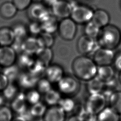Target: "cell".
I'll use <instances>...</instances> for the list:
<instances>
[{"instance_id": "obj_32", "label": "cell", "mask_w": 121, "mask_h": 121, "mask_svg": "<svg viewBox=\"0 0 121 121\" xmlns=\"http://www.w3.org/2000/svg\"><path fill=\"white\" fill-rule=\"evenodd\" d=\"M31 105L29 109L34 118L43 117L47 109V105L41 101Z\"/></svg>"}, {"instance_id": "obj_48", "label": "cell", "mask_w": 121, "mask_h": 121, "mask_svg": "<svg viewBox=\"0 0 121 121\" xmlns=\"http://www.w3.org/2000/svg\"></svg>"}, {"instance_id": "obj_19", "label": "cell", "mask_w": 121, "mask_h": 121, "mask_svg": "<svg viewBox=\"0 0 121 121\" xmlns=\"http://www.w3.org/2000/svg\"><path fill=\"white\" fill-rule=\"evenodd\" d=\"M120 114L109 105L97 115V121H120Z\"/></svg>"}, {"instance_id": "obj_10", "label": "cell", "mask_w": 121, "mask_h": 121, "mask_svg": "<svg viewBox=\"0 0 121 121\" xmlns=\"http://www.w3.org/2000/svg\"><path fill=\"white\" fill-rule=\"evenodd\" d=\"M27 9V15L32 20L40 22L51 14L48 7L43 2H33Z\"/></svg>"}, {"instance_id": "obj_28", "label": "cell", "mask_w": 121, "mask_h": 121, "mask_svg": "<svg viewBox=\"0 0 121 121\" xmlns=\"http://www.w3.org/2000/svg\"><path fill=\"white\" fill-rule=\"evenodd\" d=\"M107 103L120 115L121 114V91H116L109 97Z\"/></svg>"}, {"instance_id": "obj_11", "label": "cell", "mask_w": 121, "mask_h": 121, "mask_svg": "<svg viewBox=\"0 0 121 121\" xmlns=\"http://www.w3.org/2000/svg\"><path fill=\"white\" fill-rule=\"evenodd\" d=\"M17 53L11 46H0V66L3 68L15 64Z\"/></svg>"}, {"instance_id": "obj_20", "label": "cell", "mask_w": 121, "mask_h": 121, "mask_svg": "<svg viewBox=\"0 0 121 121\" xmlns=\"http://www.w3.org/2000/svg\"><path fill=\"white\" fill-rule=\"evenodd\" d=\"M15 40L12 28L7 26L0 28V46H10Z\"/></svg>"}, {"instance_id": "obj_2", "label": "cell", "mask_w": 121, "mask_h": 121, "mask_svg": "<svg viewBox=\"0 0 121 121\" xmlns=\"http://www.w3.org/2000/svg\"><path fill=\"white\" fill-rule=\"evenodd\" d=\"M96 40L100 47L114 50L121 42V32L118 27L109 24L101 29Z\"/></svg>"}, {"instance_id": "obj_45", "label": "cell", "mask_w": 121, "mask_h": 121, "mask_svg": "<svg viewBox=\"0 0 121 121\" xmlns=\"http://www.w3.org/2000/svg\"><path fill=\"white\" fill-rule=\"evenodd\" d=\"M118 80L121 84V71H119V75H118Z\"/></svg>"}, {"instance_id": "obj_6", "label": "cell", "mask_w": 121, "mask_h": 121, "mask_svg": "<svg viewBox=\"0 0 121 121\" xmlns=\"http://www.w3.org/2000/svg\"><path fill=\"white\" fill-rule=\"evenodd\" d=\"M57 31L61 38L65 41H70L76 36L77 24L70 17L62 19L59 22Z\"/></svg>"}, {"instance_id": "obj_34", "label": "cell", "mask_w": 121, "mask_h": 121, "mask_svg": "<svg viewBox=\"0 0 121 121\" xmlns=\"http://www.w3.org/2000/svg\"><path fill=\"white\" fill-rule=\"evenodd\" d=\"M15 39L24 40L27 37L28 34L27 26L21 23H17L12 27Z\"/></svg>"}, {"instance_id": "obj_13", "label": "cell", "mask_w": 121, "mask_h": 121, "mask_svg": "<svg viewBox=\"0 0 121 121\" xmlns=\"http://www.w3.org/2000/svg\"><path fill=\"white\" fill-rule=\"evenodd\" d=\"M45 77L52 83H57L65 75L63 68L58 64H50L46 68Z\"/></svg>"}, {"instance_id": "obj_21", "label": "cell", "mask_w": 121, "mask_h": 121, "mask_svg": "<svg viewBox=\"0 0 121 121\" xmlns=\"http://www.w3.org/2000/svg\"><path fill=\"white\" fill-rule=\"evenodd\" d=\"M17 10L12 1H6L0 6V15L4 19H11L15 17Z\"/></svg>"}, {"instance_id": "obj_25", "label": "cell", "mask_w": 121, "mask_h": 121, "mask_svg": "<svg viewBox=\"0 0 121 121\" xmlns=\"http://www.w3.org/2000/svg\"><path fill=\"white\" fill-rule=\"evenodd\" d=\"M33 55L24 52L19 53V56H17L16 61L19 68L28 70L35 60Z\"/></svg>"}, {"instance_id": "obj_41", "label": "cell", "mask_w": 121, "mask_h": 121, "mask_svg": "<svg viewBox=\"0 0 121 121\" xmlns=\"http://www.w3.org/2000/svg\"><path fill=\"white\" fill-rule=\"evenodd\" d=\"M112 63L115 69L119 71H121V53L115 54Z\"/></svg>"}, {"instance_id": "obj_29", "label": "cell", "mask_w": 121, "mask_h": 121, "mask_svg": "<svg viewBox=\"0 0 121 121\" xmlns=\"http://www.w3.org/2000/svg\"><path fill=\"white\" fill-rule=\"evenodd\" d=\"M66 113L73 112L76 103L71 96L62 97L58 104Z\"/></svg>"}, {"instance_id": "obj_44", "label": "cell", "mask_w": 121, "mask_h": 121, "mask_svg": "<svg viewBox=\"0 0 121 121\" xmlns=\"http://www.w3.org/2000/svg\"><path fill=\"white\" fill-rule=\"evenodd\" d=\"M67 121H83V120L79 116L74 114L73 115L69 117Z\"/></svg>"}, {"instance_id": "obj_17", "label": "cell", "mask_w": 121, "mask_h": 121, "mask_svg": "<svg viewBox=\"0 0 121 121\" xmlns=\"http://www.w3.org/2000/svg\"><path fill=\"white\" fill-rule=\"evenodd\" d=\"M43 31L53 34L58 30L59 22L58 18L53 14L48 16L40 21Z\"/></svg>"}, {"instance_id": "obj_15", "label": "cell", "mask_w": 121, "mask_h": 121, "mask_svg": "<svg viewBox=\"0 0 121 121\" xmlns=\"http://www.w3.org/2000/svg\"><path fill=\"white\" fill-rule=\"evenodd\" d=\"M43 121H66V113L58 105L50 106L43 117Z\"/></svg>"}, {"instance_id": "obj_5", "label": "cell", "mask_w": 121, "mask_h": 121, "mask_svg": "<svg viewBox=\"0 0 121 121\" xmlns=\"http://www.w3.org/2000/svg\"><path fill=\"white\" fill-rule=\"evenodd\" d=\"M107 104V99L102 93H100L89 95L84 105L88 112L97 115L106 106Z\"/></svg>"}, {"instance_id": "obj_24", "label": "cell", "mask_w": 121, "mask_h": 121, "mask_svg": "<svg viewBox=\"0 0 121 121\" xmlns=\"http://www.w3.org/2000/svg\"><path fill=\"white\" fill-rule=\"evenodd\" d=\"M61 97V94L58 90L52 88L43 95L44 103L49 106L57 105Z\"/></svg>"}, {"instance_id": "obj_4", "label": "cell", "mask_w": 121, "mask_h": 121, "mask_svg": "<svg viewBox=\"0 0 121 121\" xmlns=\"http://www.w3.org/2000/svg\"><path fill=\"white\" fill-rule=\"evenodd\" d=\"M58 90L65 96H72L79 91L80 85L78 79L70 75H64L57 83Z\"/></svg>"}, {"instance_id": "obj_37", "label": "cell", "mask_w": 121, "mask_h": 121, "mask_svg": "<svg viewBox=\"0 0 121 121\" xmlns=\"http://www.w3.org/2000/svg\"><path fill=\"white\" fill-rule=\"evenodd\" d=\"M44 47L51 48L54 44L55 40L53 34L43 31L38 36Z\"/></svg>"}, {"instance_id": "obj_16", "label": "cell", "mask_w": 121, "mask_h": 121, "mask_svg": "<svg viewBox=\"0 0 121 121\" xmlns=\"http://www.w3.org/2000/svg\"><path fill=\"white\" fill-rule=\"evenodd\" d=\"M91 21L102 28L109 24L110 17L106 10L102 9H98L94 11Z\"/></svg>"}, {"instance_id": "obj_46", "label": "cell", "mask_w": 121, "mask_h": 121, "mask_svg": "<svg viewBox=\"0 0 121 121\" xmlns=\"http://www.w3.org/2000/svg\"><path fill=\"white\" fill-rule=\"evenodd\" d=\"M43 0H32L33 2H42Z\"/></svg>"}, {"instance_id": "obj_9", "label": "cell", "mask_w": 121, "mask_h": 121, "mask_svg": "<svg viewBox=\"0 0 121 121\" xmlns=\"http://www.w3.org/2000/svg\"><path fill=\"white\" fill-rule=\"evenodd\" d=\"M73 3L68 0H58L51 8L52 14L58 18L70 17Z\"/></svg>"}, {"instance_id": "obj_18", "label": "cell", "mask_w": 121, "mask_h": 121, "mask_svg": "<svg viewBox=\"0 0 121 121\" xmlns=\"http://www.w3.org/2000/svg\"><path fill=\"white\" fill-rule=\"evenodd\" d=\"M26 94L19 92L16 96L12 100L10 108L18 115L22 113L27 108Z\"/></svg>"}, {"instance_id": "obj_22", "label": "cell", "mask_w": 121, "mask_h": 121, "mask_svg": "<svg viewBox=\"0 0 121 121\" xmlns=\"http://www.w3.org/2000/svg\"><path fill=\"white\" fill-rule=\"evenodd\" d=\"M104 84V82L96 76L86 81V90L89 95L101 93Z\"/></svg>"}, {"instance_id": "obj_23", "label": "cell", "mask_w": 121, "mask_h": 121, "mask_svg": "<svg viewBox=\"0 0 121 121\" xmlns=\"http://www.w3.org/2000/svg\"><path fill=\"white\" fill-rule=\"evenodd\" d=\"M96 76L103 81H107L115 77L114 68L111 65L98 66Z\"/></svg>"}, {"instance_id": "obj_36", "label": "cell", "mask_w": 121, "mask_h": 121, "mask_svg": "<svg viewBox=\"0 0 121 121\" xmlns=\"http://www.w3.org/2000/svg\"><path fill=\"white\" fill-rule=\"evenodd\" d=\"M26 94V98L27 103L31 105L34 104L41 101V94L35 88L28 90Z\"/></svg>"}, {"instance_id": "obj_27", "label": "cell", "mask_w": 121, "mask_h": 121, "mask_svg": "<svg viewBox=\"0 0 121 121\" xmlns=\"http://www.w3.org/2000/svg\"><path fill=\"white\" fill-rule=\"evenodd\" d=\"M36 59L47 67L51 63L53 58V52L51 48L43 47L36 55Z\"/></svg>"}, {"instance_id": "obj_39", "label": "cell", "mask_w": 121, "mask_h": 121, "mask_svg": "<svg viewBox=\"0 0 121 121\" xmlns=\"http://www.w3.org/2000/svg\"><path fill=\"white\" fill-rule=\"evenodd\" d=\"M13 111L8 106L2 105L0 106V121H12Z\"/></svg>"}, {"instance_id": "obj_31", "label": "cell", "mask_w": 121, "mask_h": 121, "mask_svg": "<svg viewBox=\"0 0 121 121\" xmlns=\"http://www.w3.org/2000/svg\"><path fill=\"white\" fill-rule=\"evenodd\" d=\"M19 92L18 86L15 84V82H9L1 92L5 99L12 100Z\"/></svg>"}, {"instance_id": "obj_12", "label": "cell", "mask_w": 121, "mask_h": 121, "mask_svg": "<svg viewBox=\"0 0 121 121\" xmlns=\"http://www.w3.org/2000/svg\"><path fill=\"white\" fill-rule=\"evenodd\" d=\"M43 47L38 37L34 36L27 37L23 40V52L36 55Z\"/></svg>"}, {"instance_id": "obj_43", "label": "cell", "mask_w": 121, "mask_h": 121, "mask_svg": "<svg viewBox=\"0 0 121 121\" xmlns=\"http://www.w3.org/2000/svg\"><path fill=\"white\" fill-rule=\"evenodd\" d=\"M58 0H43L42 2L46 6L51 7Z\"/></svg>"}, {"instance_id": "obj_40", "label": "cell", "mask_w": 121, "mask_h": 121, "mask_svg": "<svg viewBox=\"0 0 121 121\" xmlns=\"http://www.w3.org/2000/svg\"><path fill=\"white\" fill-rule=\"evenodd\" d=\"M18 10H24L27 9L32 4V0H12Z\"/></svg>"}, {"instance_id": "obj_8", "label": "cell", "mask_w": 121, "mask_h": 121, "mask_svg": "<svg viewBox=\"0 0 121 121\" xmlns=\"http://www.w3.org/2000/svg\"><path fill=\"white\" fill-rule=\"evenodd\" d=\"M115 54L113 50L100 47L93 54V60L97 66L111 65Z\"/></svg>"}, {"instance_id": "obj_14", "label": "cell", "mask_w": 121, "mask_h": 121, "mask_svg": "<svg viewBox=\"0 0 121 121\" xmlns=\"http://www.w3.org/2000/svg\"><path fill=\"white\" fill-rule=\"evenodd\" d=\"M39 78L29 70L21 72L17 80L19 87L28 90L35 87Z\"/></svg>"}, {"instance_id": "obj_1", "label": "cell", "mask_w": 121, "mask_h": 121, "mask_svg": "<svg viewBox=\"0 0 121 121\" xmlns=\"http://www.w3.org/2000/svg\"><path fill=\"white\" fill-rule=\"evenodd\" d=\"M97 68L93 59L86 55L76 57L71 64L74 76L78 79L86 82L96 76Z\"/></svg>"}, {"instance_id": "obj_26", "label": "cell", "mask_w": 121, "mask_h": 121, "mask_svg": "<svg viewBox=\"0 0 121 121\" xmlns=\"http://www.w3.org/2000/svg\"><path fill=\"white\" fill-rule=\"evenodd\" d=\"M1 72L7 77L9 82H15L17 81L21 72L19 67L15 64L3 68Z\"/></svg>"}, {"instance_id": "obj_47", "label": "cell", "mask_w": 121, "mask_h": 121, "mask_svg": "<svg viewBox=\"0 0 121 121\" xmlns=\"http://www.w3.org/2000/svg\"><path fill=\"white\" fill-rule=\"evenodd\" d=\"M2 68L0 66V72L2 71Z\"/></svg>"}, {"instance_id": "obj_38", "label": "cell", "mask_w": 121, "mask_h": 121, "mask_svg": "<svg viewBox=\"0 0 121 121\" xmlns=\"http://www.w3.org/2000/svg\"><path fill=\"white\" fill-rule=\"evenodd\" d=\"M27 29L28 34L37 37L43 32L40 22L35 20H32L29 23Z\"/></svg>"}, {"instance_id": "obj_33", "label": "cell", "mask_w": 121, "mask_h": 121, "mask_svg": "<svg viewBox=\"0 0 121 121\" xmlns=\"http://www.w3.org/2000/svg\"><path fill=\"white\" fill-rule=\"evenodd\" d=\"M101 29V28L91 20L85 24L84 34L90 37L96 39L99 35Z\"/></svg>"}, {"instance_id": "obj_35", "label": "cell", "mask_w": 121, "mask_h": 121, "mask_svg": "<svg viewBox=\"0 0 121 121\" xmlns=\"http://www.w3.org/2000/svg\"><path fill=\"white\" fill-rule=\"evenodd\" d=\"M52 84L46 78L42 77L37 81L35 87L41 94L44 95L52 88Z\"/></svg>"}, {"instance_id": "obj_3", "label": "cell", "mask_w": 121, "mask_h": 121, "mask_svg": "<svg viewBox=\"0 0 121 121\" xmlns=\"http://www.w3.org/2000/svg\"><path fill=\"white\" fill-rule=\"evenodd\" d=\"M94 11L88 5L73 4L70 17L77 24H86L92 20Z\"/></svg>"}, {"instance_id": "obj_7", "label": "cell", "mask_w": 121, "mask_h": 121, "mask_svg": "<svg viewBox=\"0 0 121 121\" xmlns=\"http://www.w3.org/2000/svg\"><path fill=\"white\" fill-rule=\"evenodd\" d=\"M77 50L83 55H93L100 47L96 39L86 35L80 36L77 42Z\"/></svg>"}, {"instance_id": "obj_42", "label": "cell", "mask_w": 121, "mask_h": 121, "mask_svg": "<svg viewBox=\"0 0 121 121\" xmlns=\"http://www.w3.org/2000/svg\"><path fill=\"white\" fill-rule=\"evenodd\" d=\"M9 83V81L5 75L2 72H0V92H2Z\"/></svg>"}, {"instance_id": "obj_30", "label": "cell", "mask_w": 121, "mask_h": 121, "mask_svg": "<svg viewBox=\"0 0 121 121\" xmlns=\"http://www.w3.org/2000/svg\"><path fill=\"white\" fill-rule=\"evenodd\" d=\"M118 81L115 77L107 81L104 82L103 88L101 93L105 96L107 100L111 95L116 91Z\"/></svg>"}]
</instances>
